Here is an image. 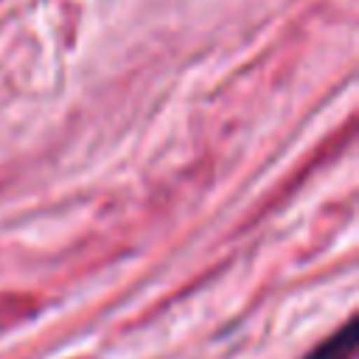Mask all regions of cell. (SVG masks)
I'll list each match as a JSON object with an SVG mask.
<instances>
[{
  "label": "cell",
  "instance_id": "1",
  "mask_svg": "<svg viewBox=\"0 0 359 359\" xmlns=\"http://www.w3.org/2000/svg\"><path fill=\"white\" fill-rule=\"evenodd\" d=\"M353 348H356V323L348 320L323 345H317L306 359H351L353 356Z\"/></svg>",
  "mask_w": 359,
  "mask_h": 359
}]
</instances>
